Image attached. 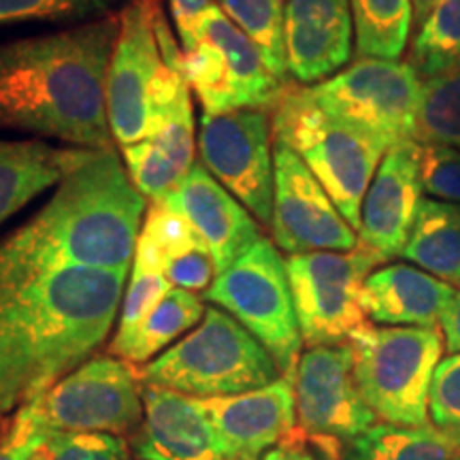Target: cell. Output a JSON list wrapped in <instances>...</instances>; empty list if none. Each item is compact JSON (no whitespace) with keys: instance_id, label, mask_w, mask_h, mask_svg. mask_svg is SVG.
Masks as SVG:
<instances>
[{"instance_id":"obj_1","label":"cell","mask_w":460,"mask_h":460,"mask_svg":"<svg viewBox=\"0 0 460 460\" xmlns=\"http://www.w3.org/2000/svg\"><path fill=\"white\" fill-rule=\"evenodd\" d=\"M128 271L0 267V416L94 356L118 320Z\"/></svg>"},{"instance_id":"obj_2","label":"cell","mask_w":460,"mask_h":460,"mask_svg":"<svg viewBox=\"0 0 460 460\" xmlns=\"http://www.w3.org/2000/svg\"><path fill=\"white\" fill-rule=\"evenodd\" d=\"M119 15L0 43V130L107 152V73Z\"/></svg>"},{"instance_id":"obj_3","label":"cell","mask_w":460,"mask_h":460,"mask_svg":"<svg viewBox=\"0 0 460 460\" xmlns=\"http://www.w3.org/2000/svg\"><path fill=\"white\" fill-rule=\"evenodd\" d=\"M147 200L115 149L94 152L51 192L41 209L0 237V267L130 269Z\"/></svg>"},{"instance_id":"obj_4","label":"cell","mask_w":460,"mask_h":460,"mask_svg":"<svg viewBox=\"0 0 460 460\" xmlns=\"http://www.w3.org/2000/svg\"><path fill=\"white\" fill-rule=\"evenodd\" d=\"M271 111L273 141L292 149L307 164L358 233L362 200L388 146L326 113L309 88L296 82H286Z\"/></svg>"},{"instance_id":"obj_5","label":"cell","mask_w":460,"mask_h":460,"mask_svg":"<svg viewBox=\"0 0 460 460\" xmlns=\"http://www.w3.org/2000/svg\"><path fill=\"white\" fill-rule=\"evenodd\" d=\"M143 422V384L128 362L92 356L82 367L26 402L11 418L3 446L58 433H107L122 437Z\"/></svg>"},{"instance_id":"obj_6","label":"cell","mask_w":460,"mask_h":460,"mask_svg":"<svg viewBox=\"0 0 460 460\" xmlns=\"http://www.w3.org/2000/svg\"><path fill=\"white\" fill-rule=\"evenodd\" d=\"M143 386L216 399L243 394L278 382L281 373L264 345L224 309H205L192 332L139 371Z\"/></svg>"},{"instance_id":"obj_7","label":"cell","mask_w":460,"mask_h":460,"mask_svg":"<svg viewBox=\"0 0 460 460\" xmlns=\"http://www.w3.org/2000/svg\"><path fill=\"white\" fill-rule=\"evenodd\" d=\"M354 377L371 411L384 424H430V388L446 343L441 329L362 326L349 339Z\"/></svg>"},{"instance_id":"obj_8","label":"cell","mask_w":460,"mask_h":460,"mask_svg":"<svg viewBox=\"0 0 460 460\" xmlns=\"http://www.w3.org/2000/svg\"><path fill=\"white\" fill-rule=\"evenodd\" d=\"M205 298L245 326L273 356L281 377L295 382L303 337L286 261L273 241L262 237L226 271L217 273Z\"/></svg>"},{"instance_id":"obj_9","label":"cell","mask_w":460,"mask_h":460,"mask_svg":"<svg viewBox=\"0 0 460 460\" xmlns=\"http://www.w3.org/2000/svg\"><path fill=\"white\" fill-rule=\"evenodd\" d=\"M183 75L203 113L271 109L286 82L275 77L250 37L214 4L199 26L197 48L183 51Z\"/></svg>"},{"instance_id":"obj_10","label":"cell","mask_w":460,"mask_h":460,"mask_svg":"<svg viewBox=\"0 0 460 460\" xmlns=\"http://www.w3.org/2000/svg\"><path fill=\"white\" fill-rule=\"evenodd\" d=\"M379 264L360 243L352 252H309L286 258L303 345L349 343L367 326L360 292Z\"/></svg>"},{"instance_id":"obj_11","label":"cell","mask_w":460,"mask_h":460,"mask_svg":"<svg viewBox=\"0 0 460 460\" xmlns=\"http://www.w3.org/2000/svg\"><path fill=\"white\" fill-rule=\"evenodd\" d=\"M422 79L410 62L358 58L335 77L309 85L314 101L326 113L365 130L388 146L416 135Z\"/></svg>"},{"instance_id":"obj_12","label":"cell","mask_w":460,"mask_h":460,"mask_svg":"<svg viewBox=\"0 0 460 460\" xmlns=\"http://www.w3.org/2000/svg\"><path fill=\"white\" fill-rule=\"evenodd\" d=\"M273 130L269 109L200 115L199 154L205 166L262 226L273 220Z\"/></svg>"},{"instance_id":"obj_13","label":"cell","mask_w":460,"mask_h":460,"mask_svg":"<svg viewBox=\"0 0 460 460\" xmlns=\"http://www.w3.org/2000/svg\"><path fill=\"white\" fill-rule=\"evenodd\" d=\"M158 0H130L119 11V32L107 73V115L119 147L154 137L152 92L163 68L156 32Z\"/></svg>"},{"instance_id":"obj_14","label":"cell","mask_w":460,"mask_h":460,"mask_svg":"<svg viewBox=\"0 0 460 460\" xmlns=\"http://www.w3.org/2000/svg\"><path fill=\"white\" fill-rule=\"evenodd\" d=\"M295 399L298 430L332 454L339 444H348L379 422L356 384L349 343L309 348L301 354Z\"/></svg>"},{"instance_id":"obj_15","label":"cell","mask_w":460,"mask_h":460,"mask_svg":"<svg viewBox=\"0 0 460 460\" xmlns=\"http://www.w3.org/2000/svg\"><path fill=\"white\" fill-rule=\"evenodd\" d=\"M273 164V243L290 256L356 250L358 234L307 164L275 141Z\"/></svg>"},{"instance_id":"obj_16","label":"cell","mask_w":460,"mask_h":460,"mask_svg":"<svg viewBox=\"0 0 460 460\" xmlns=\"http://www.w3.org/2000/svg\"><path fill=\"white\" fill-rule=\"evenodd\" d=\"M422 200L420 143H394L384 154L362 200L358 243L382 264L401 256Z\"/></svg>"},{"instance_id":"obj_17","label":"cell","mask_w":460,"mask_h":460,"mask_svg":"<svg viewBox=\"0 0 460 460\" xmlns=\"http://www.w3.org/2000/svg\"><path fill=\"white\" fill-rule=\"evenodd\" d=\"M132 452L141 460H245L226 446L199 399L152 386H143Z\"/></svg>"},{"instance_id":"obj_18","label":"cell","mask_w":460,"mask_h":460,"mask_svg":"<svg viewBox=\"0 0 460 460\" xmlns=\"http://www.w3.org/2000/svg\"><path fill=\"white\" fill-rule=\"evenodd\" d=\"M349 0H288L286 66L296 84L318 85L348 66L354 51Z\"/></svg>"},{"instance_id":"obj_19","label":"cell","mask_w":460,"mask_h":460,"mask_svg":"<svg viewBox=\"0 0 460 460\" xmlns=\"http://www.w3.org/2000/svg\"><path fill=\"white\" fill-rule=\"evenodd\" d=\"M163 200L200 234L217 273L262 239V224L199 163Z\"/></svg>"},{"instance_id":"obj_20","label":"cell","mask_w":460,"mask_h":460,"mask_svg":"<svg viewBox=\"0 0 460 460\" xmlns=\"http://www.w3.org/2000/svg\"><path fill=\"white\" fill-rule=\"evenodd\" d=\"M199 402L230 450L245 460H261L298 429L295 382L286 377L250 393Z\"/></svg>"},{"instance_id":"obj_21","label":"cell","mask_w":460,"mask_h":460,"mask_svg":"<svg viewBox=\"0 0 460 460\" xmlns=\"http://www.w3.org/2000/svg\"><path fill=\"white\" fill-rule=\"evenodd\" d=\"M456 288L420 267L405 262L382 264L365 279L360 303L367 318L379 326L439 329Z\"/></svg>"},{"instance_id":"obj_22","label":"cell","mask_w":460,"mask_h":460,"mask_svg":"<svg viewBox=\"0 0 460 460\" xmlns=\"http://www.w3.org/2000/svg\"><path fill=\"white\" fill-rule=\"evenodd\" d=\"M94 149L41 139H0V226L54 190Z\"/></svg>"},{"instance_id":"obj_23","label":"cell","mask_w":460,"mask_h":460,"mask_svg":"<svg viewBox=\"0 0 460 460\" xmlns=\"http://www.w3.org/2000/svg\"><path fill=\"white\" fill-rule=\"evenodd\" d=\"M401 256L460 288V205L424 199Z\"/></svg>"},{"instance_id":"obj_24","label":"cell","mask_w":460,"mask_h":460,"mask_svg":"<svg viewBox=\"0 0 460 460\" xmlns=\"http://www.w3.org/2000/svg\"><path fill=\"white\" fill-rule=\"evenodd\" d=\"M203 298L181 288H171L156 307L130 335L113 339L111 354L126 362H149L183 332L200 324L205 315Z\"/></svg>"},{"instance_id":"obj_25","label":"cell","mask_w":460,"mask_h":460,"mask_svg":"<svg viewBox=\"0 0 460 460\" xmlns=\"http://www.w3.org/2000/svg\"><path fill=\"white\" fill-rule=\"evenodd\" d=\"M343 460H460V446L433 424H376L345 444Z\"/></svg>"},{"instance_id":"obj_26","label":"cell","mask_w":460,"mask_h":460,"mask_svg":"<svg viewBox=\"0 0 460 460\" xmlns=\"http://www.w3.org/2000/svg\"><path fill=\"white\" fill-rule=\"evenodd\" d=\"M358 58L399 60L413 24L411 0H349Z\"/></svg>"},{"instance_id":"obj_27","label":"cell","mask_w":460,"mask_h":460,"mask_svg":"<svg viewBox=\"0 0 460 460\" xmlns=\"http://www.w3.org/2000/svg\"><path fill=\"white\" fill-rule=\"evenodd\" d=\"M410 65L420 79L460 66V0H437L418 26Z\"/></svg>"},{"instance_id":"obj_28","label":"cell","mask_w":460,"mask_h":460,"mask_svg":"<svg viewBox=\"0 0 460 460\" xmlns=\"http://www.w3.org/2000/svg\"><path fill=\"white\" fill-rule=\"evenodd\" d=\"M413 139L460 152V66L422 82Z\"/></svg>"},{"instance_id":"obj_29","label":"cell","mask_w":460,"mask_h":460,"mask_svg":"<svg viewBox=\"0 0 460 460\" xmlns=\"http://www.w3.org/2000/svg\"><path fill=\"white\" fill-rule=\"evenodd\" d=\"M284 7L281 0H220V9L256 45L275 77L286 82Z\"/></svg>"},{"instance_id":"obj_30","label":"cell","mask_w":460,"mask_h":460,"mask_svg":"<svg viewBox=\"0 0 460 460\" xmlns=\"http://www.w3.org/2000/svg\"><path fill=\"white\" fill-rule=\"evenodd\" d=\"M130 0H0V28L20 24L75 26L119 15Z\"/></svg>"},{"instance_id":"obj_31","label":"cell","mask_w":460,"mask_h":460,"mask_svg":"<svg viewBox=\"0 0 460 460\" xmlns=\"http://www.w3.org/2000/svg\"><path fill=\"white\" fill-rule=\"evenodd\" d=\"M122 160L135 188L152 200L169 197L183 177L152 139L122 147Z\"/></svg>"},{"instance_id":"obj_32","label":"cell","mask_w":460,"mask_h":460,"mask_svg":"<svg viewBox=\"0 0 460 460\" xmlns=\"http://www.w3.org/2000/svg\"><path fill=\"white\" fill-rule=\"evenodd\" d=\"M31 460H130L126 441L107 433H58Z\"/></svg>"},{"instance_id":"obj_33","label":"cell","mask_w":460,"mask_h":460,"mask_svg":"<svg viewBox=\"0 0 460 460\" xmlns=\"http://www.w3.org/2000/svg\"><path fill=\"white\" fill-rule=\"evenodd\" d=\"M130 273V284L124 290L122 307H119L118 315V331H115L113 339L130 335L172 288L169 279L158 271H149V269L132 264Z\"/></svg>"},{"instance_id":"obj_34","label":"cell","mask_w":460,"mask_h":460,"mask_svg":"<svg viewBox=\"0 0 460 460\" xmlns=\"http://www.w3.org/2000/svg\"><path fill=\"white\" fill-rule=\"evenodd\" d=\"M422 192L444 203L460 205V152L454 147L420 143Z\"/></svg>"},{"instance_id":"obj_35","label":"cell","mask_w":460,"mask_h":460,"mask_svg":"<svg viewBox=\"0 0 460 460\" xmlns=\"http://www.w3.org/2000/svg\"><path fill=\"white\" fill-rule=\"evenodd\" d=\"M430 424L460 446V354L439 362L430 388Z\"/></svg>"},{"instance_id":"obj_36","label":"cell","mask_w":460,"mask_h":460,"mask_svg":"<svg viewBox=\"0 0 460 460\" xmlns=\"http://www.w3.org/2000/svg\"><path fill=\"white\" fill-rule=\"evenodd\" d=\"M169 4L183 51L194 49L199 41L200 20L216 3L214 0H169Z\"/></svg>"},{"instance_id":"obj_37","label":"cell","mask_w":460,"mask_h":460,"mask_svg":"<svg viewBox=\"0 0 460 460\" xmlns=\"http://www.w3.org/2000/svg\"><path fill=\"white\" fill-rule=\"evenodd\" d=\"M441 335H444L446 352L447 354H460V290L456 296L452 298L450 307L446 309L444 318L439 322Z\"/></svg>"},{"instance_id":"obj_38","label":"cell","mask_w":460,"mask_h":460,"mask_svg":"<svg viewBox=\"0 0 460 460\" xmlns=\"http://www.w3.org/2000/svg\"><path fill=\"white\" fill-rule=\"evenodd\" d=\"M298 429L292 437H288L286 441H281L279 446H275L273 450H269L261 460H318L312 452H307L303 444H298Z\"/></svg>"},{"instance_id":"obj_39","label":"cell","mask_w":460,"mask_h":460,"mask_svg":"<svg viewBox=\"0 0 460 460\" xmlns=\"http://www.w3.org/2000/svg\"><path fill=\"white\" fill-rule=\"evenodd\" d=\"M48 437H32V439L24 441V444H17V446H3L0 447V460H31L34 456V452L41 447Z\"/></svg>"},{"instance_id":"obj_40","label":"cell","mask_w":460,"mask_h":460,"mask_svg":"<svg viewBox=\"0 0 460 460\" xmlns=\"http://www.w3.org/2000/svg\"><path fill=\"white\" fill-rule=\"evenodd\" d=\"M435 3H437V0H411V4H413V24H416V28L422 24L424 17H427V13Z\"/></svg>"}]
</instances>
